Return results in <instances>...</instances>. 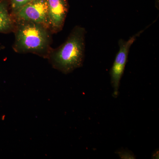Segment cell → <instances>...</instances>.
<instances>
[{"label": "cell", "mask_w": 159, "mask_h": 159, "mask_svg": "<svg viewBox=\"0 0 159 159\" xmlns=\"http://www.w3.org/2000/svg\"><path fill=\"white\" fill-rule=\"evenodd\" d=\"M86 33L84 27L75 26L64 43L58 48L51 49L47 59L53 68L67 74L82 66Z\"/></svg>", "instance_id": "7a4b0ae2"}, {"label": "cell", "mask_w": 159, "mask_h": 159, "mask_svg": "<svg viewBox=\"0 0 159 159\" xmlns=\"http://www.w3.org/2000/svg\"><path fill=\"white\" fill-rule=\"evenodd\" d=\"M49 28L52 34L62 30L68 12L67 0H47Z\"/></svg>", "instance_id": "5b68a950"}, {"label": "cell", "mask_w": 159, "mask_h": 159, "mask_svg": "<svg viewBox=\"0 0 159 159\" xmlns=\"http://www.w3.org/2000/svg\"><path fill=\"white\" fill-rule=\"evenodd\" d=\"M15 20H25L42 24L49 28L47 0H33L12 13Z\"/></svg>", "instance_id": "277c9868"}, {"label": "cell", "mask_w": 159, "mask_h": 159, "mask_svg": "<svg viewBox=\"0 0 159 159\" xmlns=\"http://www.w3.org/2000/svg\"><path fill=\"white\" fill-rule=\"evenodd\" d=\"M15 41L12 48L19 54L32 53L48 58L52 48V33L42 24L15 20Z\"/></svg>", "instance_id": "6da1fadb"}, {"label": "cell", "mask_w": 159, "mask_h": 159, "mask_svg": "<svg viewBox=\"0 0 159 159\" xmlns=\"http://www.w3.org/2000/svg\"><path fill=\"white\" fill-rule=\"evenodd\" d=\"M33 0H9L11 14Z\"/></svg>", "instance_id": "52a82bcc"}, {"label": "cell", "mask_w": 159, "mask_h": 159, "mask_svg": "<svg viewBox=\"0 0 159 159\" xmlns=\"http://www.w3.org/2000/svg\"><path fill=\"white\" fill-rule=\"evenodd\" d=\"M150 25L144 30H141L137 34L132 36L128 40L120 39L118 42L119 51L110 71L111 84L113 89V96L114 98H117L119 94L120 81L124 73L131 47L137 38L139 37Z\"/></svg>", "instance_id": "3957f363"}, {"label": "cell", "mask_w": 159, "mask_h": 159, "mask_svg": "<svg viewBox=\"0 0 159 159\" xmlns=\"http://www.w3.org/2000/svg\"><path fill=\"white\" fill-rule=\"evenodd\" d=\"M15 24L10 10L9 0H0V33H13Z\"/></svg>", "instance_id": "8992f818"}]
</instances>
